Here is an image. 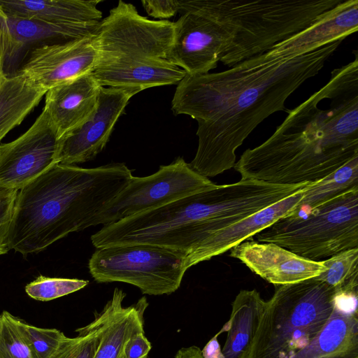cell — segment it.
Masks as SVG:
<instances>
[{
	"mask_svg": "<svg viewBox=\"0 0 358 358\" xmlns=\"http://www.w3.org/2000/svg\"><path fill=\"white\" fill-rule=\"evenodd\" d=\"M95 36L37 46L30 52L17 73L32 85L48 91L92 72L99 57Z\"/></svg>",
	"mask_w": 358,
	"mask_h": 358,
	"instance_id": "11",
	"label": "cell"
},
{
	"mask_svg": "<svg viewBox=\"0 0 358 358\" xmlns=\"http://www.w3.org/2000/svg\"><path fill=\"white\" fill-rule=\"evenodd\" d=\"M0 320H1V314H0Z\"/></svg>",
	"mask_w": 358,
	"mask_h": 358,
	"instance_id": "36",
	"label": "cell"
},
{
	"mask_svg": "<svg viewBox=\"0 0 358 358\" xmlns=\"http://www.w3.org/2000/svg\"><path fill=\"white\" fill-rule=\"evenodd\" d=\"M88 282L87 280L76 278L40 275L26 285L25 292L35 300L48 301L78 291L87 285Z\"/></svg>",
	"mask_w": 358,
	"mask_h": 358,
	"instance_id": "28",
	"label": "cell"
},
{
	"mask_svg": "<svg viewBox=\"0 0 358 358\" xmlns=\"http://www.w3.org/2000/svg\"><path fill=\"white\" fill-rule=\"evenodd\" d=\"M229 255L276 286L314 278L326 270L323 260L306 259L275 243L253 239L232 248Z\"/></svg>",
	"mask_w": 358,
	"mask_h": 358,
	"instance_id": "13",
	"label": "cell"
},
{
	"mask_svg": "<svg viewBox=\"0 0 358 358\" xmlns=\"http://www.w3.org/2000/svg\"><path fill=\"white\" fill-rule=\"evenodd\" d=\"M266 301L256 290H241L231 305L229 321L223 327L227 331L222 350L224 358H248Z\"/></svg>",
	"mask_w": 358,
	"mask_h": 358,
	"instance_id": "21",
	"label": "cell"
},
{
	"mask_svg": "<svg viewBox=\"0 0 358 358\" xmlns=\"http://www.w3.org/2000/svg\"><path fill=\"white\" fill-rule=\"evenodd\" d=\"M179 13L166 59L189 76L208 73L229 46L231 29L212 0H179Z\"/></svg>",
	"mask_w": 358,
	"mask_h": 358,
	"instance_id": "8",
	"label": "cell"
},
{
	"mask_svg": "<svg viewBox=\"0 0 358 358\" xmlns=\"http://www.w3.org/2000/svg\"><path fill=\"white\" fill-rule=\"evenodd\" d=\"M326 270L314 278L336 292L358 290V248L342 251L323 260Z\"/></svg>",
	"mask_w": 358,
	"mask_h": 358,
	"instance_id": "25",
	"label": "cell"
},
{
	"mask_svg": "<svg viewBox=\"0 0 358 358\" xmlns=\"http://www.w3.org/2000/svg\"><path fill=\"white\" fill-rule=\"evenodd\" d=\"M88 268L97 282H125L155 296L176 292L188 269L185 252L148 243L97 248Z\"/></svg>",
	"mask_w": 358,
	"mask_h": 358,
	"instance_id": "6",
	"label": "cell"
},
{
	"mask_svg": "<svg viewBox=\"0 0 358 358\" xmlns=\"http://www.w3.org/2000/svg\"><path fill=\"white\" fill-rule=\"evenodd\" d=\"M78 336H65L56 351L50 358H94L100 342V330L97 320L76 330Z\"/></svg>",
	"mask_w": 358,
	"mask_h": 358,
	"instance_id": "26",
	"label": "cell"
},
{
	"mask_svg": "<svg viewBox=\"0 0 358 358\" xmlns=\"http://www.w3.org/2000/svg\"><path fill=\"white\" fill-rule=\"evenodd\" d=\"M101 87L90 72L47 91L43 110L60 141L92 114Z\"/></svg>",
	"mask_w": 358,
	"mask_h": 358,
	"instance_id": "14",
	"label": "cell"
},
{
	"mask_svg": "<svg viewBox=\"0 0 358 358\" xmlns=\"http://www.w3.org/2000/svg\"><path fill=\"white\" fill-rule=\"evenodd\" d=\"M216 186L179 157L168 165L160 166L150 176H132L127 185L90 220L87 228L115 223Z\"/></svg>",
	"mask_w": 358,
	"mask_h": 358,
	"instance_id": "7",
	"label": "cell"
},
{
	"mask_svg": "<svg viewBox=\"0 0 358 358\" xmlns=\"http://www.w3.org/2000/svg\"><path fill=\"white\" fill-rule=\"evenodd\" d=\"M224 330L222 329L218 334L212 338L201 350L203 358H224L217 341V336Z\"/></svg>",
	"mask_w": 358,
	"mask_h": 358,
	"instance_id": "34",
	"label": "cell"
},
{
	"mask_svg": "<svg viewBox=\"0 0 358 358\" xmlns=\"http://www.w3.org/2000/svg\"><path fill=\"white\" fill-rule=\"evenodd\" d=\"M357 29L358 0H345L272 49L285 55L306 53L335 41L344 40Z\"/></svg>",
	"mask_w": 358,
	"mask_h": 358,
	"instance_id": "18",
	"label": "cell"
},
{
	"mask_svg": "<svg viewBox=\"0 0 358 358\" xmlns=\"http://www.w3.org/2000/svg\"><path fill=\"white\" fill-rule=\"evenodd\" d=\"M148 358H150L149 357Z\"/></svg>",
	"mask_w": 358,
	"mask_h": 358,
	"instance_id": "37",
	"label": "cell"
},
{
	"mask_svg": "<svg viewBox=\"0 0 358 358\" xmlns=\"http://www.w3.org/2000/svg\"><path fill=\"white\" fill-rule=\"evenodd\" d=\"M20 326L34 358H50L65 337L58 329L38 328L21 320Z\"/></svg>",
	"mask_w": 358,
	"mask_h": 358,
	"instance_id": "29",
	"label": "cell"
},
{
	"mask_svg": "<svg viewBox=\"0 0 358 358\" xmlns=\"http://www.w3.org/2000/svg\"><path fill=\"white\" fill-rule=\"evenodd\" d=\"M20 320L6 310L1 314L0 358H34Z\"/></svg>",
	"mask_w": 358,
	"mask_h": 358,
	"instance_id": "27",
	"label": "cell"
},
{
	"mask_svg": "<svg viewBox=\"0 0 358 358\" xmlns=\"http://www.w3.org/2000/svg\"><path fill=\"white\" fill-rule=\"evenodd\" d=\"M343 41L298 55L271 49L224 71L187 74L177 85L171 110L198 123L191 169L208 178L234 168L236 151L249 134L271 115L287 113V98L319 73Z\"/></svg>",
	"mask_w": 358,
	"mask_h": 358,
	"instance_id": "1",
	"label": "cell"
},
{
	"mask_svg": "<svg viewBox=\"0 0 358 358\" xmlns=\"http://www.w3.org/2000/svg\"><path fill=\"white\" fill-rule=\"evenodd\" d=\"M173 33L174 22L148 19L133 4L119 1L100 21L96 65L119 59H166Z\"/></svg>",
	"mask_w": 358,
	"mask_h": 358,
	"instance_id": "9",
	"label": "cell"
},
{
	"mask_svg": "<svg viewBox=\"0 0 358 358\" xmlns=\"http://www.w3.org/2000/svg\"><path fill=\"white\" fill-rule=\"evenodd\" d=\"M126 294L114 289L112 298L103 310L96 314L100 330V342L94 358H124L127 341L139 333H144L143 313L148 306L145 297L130 306L124 307Z\"/></svg>",
	"mask_w": 358,
	"mask_h": 358,
	"instance_id": "17",
	"label": "cell"
},
{
	"mask_svg": "<svg viewBox=\"0 0 358 358\" xmlns=\"http://www.w3.org/2000/svg\"><path fill=\"white\" fill-rule=\"evenodd\" d=\"M143 7L155 18H170L179 12V0H143Z\"/></svg>",
	"mask_w": 358,
	"mask_h": 358,
	"instance_id": "32",
	"label": "cell"
},
{
	"mask_svg": "<svg viewBox=\"0 0 358 358\" xmlns=\"http://www.w3.org/2000/svg\"><path fill=\"white\" fill-rule=\"evenodd\" d=\"M175 358H203L201 350L192 345L187 348H182L176 353Z\"/></svg>",
	"mask_w": 358,
	"mask_h": 358,
	"instance_id": "35",
	"label": "cell"
},
{
	"mask_svg": "<svg viewBox=\"0 0 358 358\" xmlns=\"http://www.w3.org/2000/svg\"><path fill=\"white\" fill-rule=\"evenodd\" d=\"M17 192L0 186V255L10 250L8 238Z\"/></svg>",
	"mask_w": 358,
	"mask_h": 358,
	"instance_id": "30",
	"label": "cell"
},
{
	"mask_svg": "<svg viewBox=\"0 0 358 358\" xmlns=\"http://www.w3.org/2000/svg\"><path fill=\"white\" fill-rule=\"evenodd\" d=\"M151 344L144 333H139L130 338L124 345V358H148Z\"/></svg>",
	"mask_w": 358,
	"mask_h": 358,
	"instance_id": "33",
	"label": "cell"
},
{
	"mask_svg": "<svg viewBox=\"0 0 358 358\" xmlns=\"http://www.w3.org/2000/svg\"><path fill=\"white\" fill-rule=\"evenodd\" d=\"M12 38V55L27 45L52 41L65 43L96 35L100 21L82 23H53L41 20L8 15Z\"/></svg>",
	"mask_w": 358,
	"mask_h": 358,
	"instance_id": "22",
	"label": "cell"
},
{
	"mask_svg": "<svg viewBox=\"0 0 358 358\" xmlns=\"http://www.w3.org/2000/svg\"><path fill=\"white\" fill-rule=\"evenodd\" d=\"M254 236L313 261L358 248V187L302 214L280 218Z\"/></svg>",
	"mask_w": 358,
	"mask_h": 358,
	"instance_id": "5",
	"label": "cell"
},
{
	"mask_svg": "<svg viewBox=\"0 0 358 358\" xmlns=\"http://www.w3.org/2000/svg\"><path fill=\"white\" fill-rule=\"evenodd\" d=\"M60 142L42 110L24 133L0 143V186L19 190L58 164Z\"/></svg>",
	"mask_w": 358,
	"mask_h": 358,
	"instance_id": "10",
	"label": "cell"
},
{
	"mask_svg": "<svg viewBox=\"0 0 358 358\" xmlns=\"http://www.w3.org/2000/svg\"><path fill=\"white\" fill-rule=\"evenodd\" d=\"M291 358H358V311L334 303L322 330Z\"/></svg>",
	"mask_w": 358,
	"mask_h": 358,
	"instance_id": "19",
	"label": "cell"
},
{
	"mask_svg": "<svg viewBox=\"0 0 358 358\" xmlns=\"http://www.w3.org/2000/svg\"><path fill=\"white\" fill-rule=\"evenodd\" d=\"M131 177L124 163L90 169L56 164L18 190L9 250L27 256L86 229Z\"/></svg>",
	"mask_w": 358,
	"mask_h": 358,
	"instance_id": "2",
	"label": "cell"
},
{
	"mask_svg": "<svg viewBox=\"0 0 358 358\" xmlns=\"http://www.w3.org/2000/svg\"><path fill=\"white\" fill-rule=\"evenodd\" d=\"M358 187V157L352 158L327 178L306 190L297 210L300 215L350 189Z\"/></svg>",
	"mask_w": 358,
	"mask_h": 358,
	"instance_id": "24",
	"label": "cell"
},
{
	"mask_svg": "<svg viewBox=\"0 0 358 358\" xmlns=\"http://www.w3.org/2000/svg\"><path fill=\"white\" fill-rule=\"evenodd\" d=\"M100 0H0L9 16L41 20L53 23L101 21Z\"/></svg>",
	"mask_w": 358,
	"mask_h": 358,
	"instance_id": "20",
	"label": "cell"
},
{
	"mask_svg": "<svg viewBox=\"0 0 358 358\" xmlns=\"http://www.w3.org/2000/svg\"><path fill=\"white\" fill-rule=\"evenodd\" d=\"M314 185L213 234L186 255L187 268L230 250L244 241L252 239L256 234L278 219L293 213L297 210L306 190Z\"/></svg>",
	"mask_w": 358,
	"mask_h": 358,
	"instance_id": "15",
	"label": "cell"
},
{
	"mask_svg": "<svg viewBox=\"0 0 358 358\" xmlns=\"http://www.w3.org/2000/svg\"><path fill=\"white\" fill-rule=\"evenodd\" d=\"M12 46L8 16L0 5V87L8 77L4 68L7 58L12 54Z\"/></svg>",
	"mask_w": 358,
	"mask_h": 358,
	"instance_id": "31",
	"label": "cell"
},
{
	"mask_svg": "<svg viewBox=\"0 0 358 358\" xmlns=\"http://www.w3.org/2000/svg\"><path fill=\"white\" fill-rule=\"evenodd\" d=\"M101 87L145 89L178 84L186 72L165 59H119L98 64L92 71Z\"/></svg>",
	"mask_w": 358,
	"mask_h": 358,
	"instance_id": "16",
	"label": "cell"
},
{
	"mask_svg": "<svg viewBox=\"0 0 358 358\" xmlns=\"http://www.w3.org/2000/svg\"><path fill=\"white\" fill-rule=\"evenodd\" d=\"M343 0H212L232 38L220 62L229 68L271 50Z\"/></svg>",
	"mask_w": 358,
	"mask_h": 358,
	"instance_id": "3",
	"label": "cell"
},
{
	"mask_svg": "<svg viewBox=\"0 0 358 358\" xmlns=\"http://www.w3.org/2000/svg\"><path fill=\"white\" fill-rule=\"evenodd\" d=\"M140 91L101 87L92 114L60 142L59 163L74 165L93 159L105 148L129 100Z\"/></svg>",
	"mask_w": 358,
	"mask_h": 358,
	"instance_id": "12",
	"label": "cell"
},
{
	"mask_svg": "<svg viewBox=\"0 0 358 358\" xmlns=\"http://www.w3.org/2000/svg\"><path fill=\"white\" fill-rule=\"evenodd\" d=\"M336 290L310 278L278 285L266 301L248 358H291L317 335L329 318Z\"/></svg>",
	"mask_w": 358,
	"mask_h": 358,
	"instance_id": "4",
	"label": "cell"
},
{
	"mask_svg": "<svg viewBox=\"0 0 358 358\" xmlns=\"http://www.w3.org/2000/svg\"><path fill=\"white\" fill-rule=\"evenodd\" d=\"M47 91L16 73L0 87V143L40 103Z\"/></svg>",
	"mask_w": 358,
	"mask_h": 358,
	"instance_id": "23",
	"label": "cell"
}]
</instances>
